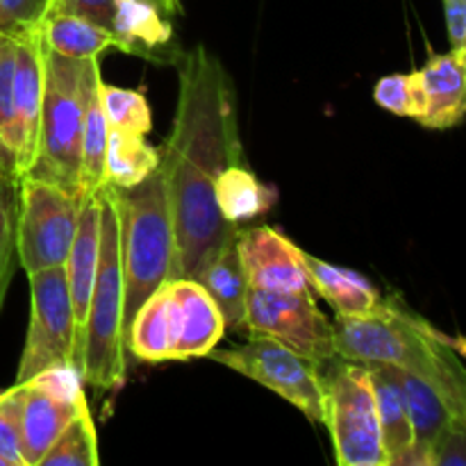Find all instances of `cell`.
I'll return each mask as SVG.
<instances>
[{"label":"cell","mask_w":466,"mask_h":466,"mask_svg":"<svg viewBox=\"0 0 466 466\" xmlns=\"http://www.w3.org/2000/svg\"><path fill=\"white\" fill-rule=\"evenodd\" d=\"M177 107L171 135L159 148L176 235V273H200L239 228L221 217L214 182L230 164L246 162L237 123L235 86L221 59L205 46L182 55L177 64Z\"/></svg>","instance_id":"cell-1"},{"label":"cell","mask_w":466,"mask_h":466,"mask_svg":"<svg viewBox=\"0 0 466 466\" xmlns=\"http://www.w3.org/2000/svg\"><path fill=\"white\" fill-rule=\"evenodd\" d=\"M121 262L126 282L123 335L141 305L176 273V235L162 168L127 189L116 187Z\"/></svg>","instance_id":"cell-2"},{"label":"cell","mask_w":466,"mask_h":466,"mask_svg":"<svg viewBox=\"0 0 466 466\" xmlns=\"http://www.w3.org/2000/svg\"><path fill=\"white\" fill-rule=\"evenodd\" d=\"M100 76L98 57H66L44 41V105L39 155L27 176L82 194V126L89 89Z\"/></svg>","instance_id":"cell-3"},{"label":"cell","mask_w":466,"mask_h":466,"mask_svg":"<svg viewBox=\"0 0 466 466\" xmlns=\"http://www.w3.org/2000/svg\"><path fill=\"white\" fill-rule=\"evenodd\" d=\"M126 282L121 262L116 187L105 182L100 191V248L86 314L85 355L80 378L96 390H116L126 378V335H123Z\"/></svg>","instance_id":"cell-4"},{"label":"cell","mask_w":466,"mask_h":466,"mask_svg":"<svg viewBox=\"0 0 466 466\" xmlns=\"http://www.w3.org/2000/svg\"><path fill=\"white\" fill-rule=\"evenodd\" d=\"M323 426L341 466H387L380 417L367 364L335 358L321 367Z\"/></svg>","instance_id":"cell-5"},{"label":"cell","mask_w":466,"mask_h":466,"mask_svg":"<svg viewBox=\"0 0 466 466\" xmlns=\"http://www.w3.org/2000/svg\"><path fill=\"white\" fill-rule=\"evenodd\" d=\"M208 358L276 391L309 421L323 423V364L296 353L268 335H250L241 346L214 349Z\"/></svg>","instance_id":"cell-6"},{"label":"cell","mask_w":466,"mask_h":466,"mask_svg":"<svg viewBox=\"0 0 466 466\" xmlns=\"http://www.w3.org/2000/svg\"><path fill=\"white\" fill-rule=\"evenodd\" d=\"M80 196L41 177H21L16 258L23 271L64 267L76 239Z\"/></svg>","instance_id":"cell-7"},{"label":"cell","mask_w":466,"mask_h":466,"mask_svg":"<svg viewBox=\"0 0 466 466\" xmlns=\"http://www.w3.org/2000/svg\"><path fill=\"white\" fill-rule=\"evenodd\" d=\"M30 278V326L16 382L32 380L53 367H76V317L64 267L41 268Z\"/></svg>","instance_id":"cell-8"},{"label":"cell","mask_w":466,"mask_h":466,"mask_svg":"<svg viewBox=\"0 0 466 466\" xmlns=\"http://www.w3.org/2000/svg\"><path fill=\"white\" fill-rule=\"evenodd\" d=\"M244 330L250 335L273 337L319 364L339 358L335 346V326L317 308L312 291L276 294L250 287L246 296Z\"/></svg>","instance_id":"cell-9"},{"label":"cell","mask_w":466,"mask_h":466,"mask_svg":"<svg viewBox=\"0 0 466 466\" xmlns=\"http://www.w3.org/2000/svg\"><path fill=\"white\" fill-rule=\"evenodd\" d=\"M76 367H53L23 385L21 453L25 466H39L64 428L86 403Z\"/></svg>","instance_id":"cell-10"},{"label":"cell","mask_w":466,"mask_h":466,"mask_svg":"<svg viewBox=\"0 0 466 466\" xmlns=\"http://www.w3.org/2000/svg\"><path fill=\"white\" fill-rule=\"evenodd\" d=\"M237 250L246 280L253 289L276 294L312 291L303 250L273 228H248L237 232Z\"/></svg>","instance_id":"cell-11"},{"label":"cell","mask_w":466,"mask_h":466,"mask_svg":"<svg viewBox=\"0 0 466 466\" xmlns=\"http://www.w3.org/2000/svg\"><path fill=\"white\" fill-rule=\"evenodd\" d=\"M41 105H44V35L41 25L16 36V73H14V118L16 148L14 173L25 177L39 155Z\"/></svg>","instance_id":"cell-12"},{"label":"cell","mask_w":466,"mask_h":466,"mask_svg":"<svg viewBox=\"0 0 466 466\" xmlns=\"http://www.w3.org/2000/svg\"><path fill=\"white\" fill-rule=\"evenodd\" d=\"M171 360L208 358L226 332V319L203 285L191 278L168 280Z\"/></svg>","instance_id":"cell-13"},{"label":"cell","mask_w":466,"mask_h":466,"mask_svg":"<svg viewBox=\"0 0 466 466\" xmlns=\"http://www.w3.org/2000/svg\"><path fill=\"white\" fill-rule=\"evenodd\" d=\"M100 191H103V187L82 191L76 239H73L66 262H64L68 291H71L73 317H76V353H73V364H76L77 373H80V362L82 355H85L86 314H89L91 291H94L96 268H98Z\"/></svg>","instance_id":"cell-14"},{"label":"cell","mask_w":466,"mask_h":466,"mask_svg":"<svg viewBox=\"0 0 466 466\" xmlns=\"http://www.w3.org/2000/svg\"><path fill=\"white\" fill-rule=\"evenodd\" d=\"M426 91V114L419 118L431 130H451L466 118V50L432 55L419 71Z\"/></svg>","instance_id":"cell-15"},{"label":"cell","mask_w":466,"mask_h":466,"mask_svg":"<svg viewBox=\"0 0 466 466\" xmlns=\"http://www.w3.org/2000/svg\"><path fill=\"white\" fill-rule=\"evenodd\" d=\"M41 35H44L46 46L50 50L66 55V57H100L107 50H118V53L141 57V50L121 39L116 32L76 16V14L48 12L41 23Z\"/></svg>","instance_id":"cell-16"},{"label":"cell","mask_w":466,"mask_h":466,"mask_svg":"<svg viewBox=\"0 0 466 466\" xmlns=\"http://www.w3.org/2000/svg\"><path fill=\"white\" fill-rule=\"evenodd\" d=\"M303 262L312 287L330 303L337 317H362V314H371L380 308L382 296L360 273L323 262V259L314 258L305 250Z\"/></svg>","instance_id":"cell-17"},{"label":"cell","mask_w":466,"mask_h":466,"mask_svg":"<svg viewBox=\"0 0 466 466\" xmlns=\"http://www.w3.org/2000/svg\"><path fill=\"white\" fill-rule=\"evenodd\" d=\"M367 369L371 373L373 394H376L382 444L387 451V466H391L399 455H403L414 444L408 399H405L399 367L387 362H367Z\"/></svg>","instance_id":"cell-18"},{"label":"cell","mask_w":466,"mask_h":466,"mask_svg":"<svg viewBox=\"0 0 466 466\" xmlns=\"http://www.w3.org/2000/svg\"><path fill=\"white\" fill-rule=\"evenodd\" d=\"M239 232V230H237ZM196 280L208 289L217 308L226 319V328L244 330L246 321V296H248V280H246L244 267H241L239 250H237V237L228 241L217 255L208 259Z\"/></svg>","instance_id":"cell-19"},{"label":"cell","mask_w":466,"mask_h":466,"mask_svg":"<svg viewBox=\"0 0 466 466\" xmlns=\"http://www.w3.org/2000/svg\"><path fill=\"white\" fill-rule=\"evenodd\" d=\"M164 14L159 0H114L112 30L139 48L141 57L159 62V46L168 44L173 36V27Z\"/></svg>","instance_id":"cell-20"},{"label":"cell","mask_w":466,"mask_h":466,"mask_svg":"<svg viewBox=\"0 0 466 466\" xmlns=\"http://www.w3.org/2000/svg\"><path fill=\"white\" fill-rule=\"evenodd\" d=\"M214 198H217L221 217L232 226L262 217L273 203L268 187L258 180V176L246 167V162L230 164L223 168L221 176L214 182Z\"/></svg>","instance_id":"cell-21"},{"label":"cell","mask_w":466,"mask_h":466,"mask_svg":"<svg viewBox=\"0 0 466 466\" xmlns=\"http://www.w3.org/2000/svg\"><path fill=\"white\" fill-rule=\"evenodd\" d=\"M126 349L144 362L171 360V314H168V280L146 300L127 328Z\"/></svg>","instance_id":"cell-22"},{"label":"cell","mask_w":466,"mask_h":466,"mask_svg":"<svg viewBox=\"0 0 466 466\" xmlns=\"http://www.w3.org/2000/svg\"><path fill=\"white\" fill-rule=\"evenodd\" d=\"M159 168V150L153 148L144 135L109 127L107 157H105V176L109 185L127 189Z\"/></svg>","instance_id":"cell-23"},{"label":"cell","mask_w":466,"mask_h":466,"mask_svg":"<svg viewBox=\"0 0 466 466\" xmlns=\"http://www.w3.org/2000/svg\"><path fill=\"white\" fill-rule=\"evenodd\" d=\"M400 382H403L405 399H408L410 421L414 431V444L421 449H432L440 432L444 431L446 423L451 421V412L446 408L444 399L435 391V387L414 371L400 369Z\"/></svg>","instance_id":"cell-24"},{"label":"cell","mask_w":466,"mask_h":466,"mask_svg":"<svg viewBox=\"0 0 466 466\" xmlns=\"http://www.w3.org/2000/svg\"><path fill=\"white\" fill-rule=\"evenodd\" d=\"M100 80H103V76L96 77L94 85H91L85 109V126H82V191L98 189V187H103L107 182V176H105V157H107L109 123L105 118L103 105H100Z\"/></svg>","instance_id":"cell-25"},{"label":"cell","mask_w":466,"mask_h":466,"mask_svg":"<svg viewBox=\"0 0 466 466\" xmlns=\"http://www.w3.org/2000/svg\"><path fill=\"white\" fill-rule=\"evenodd\" d=\"M18 208H21V177L14 173L9 159H0V299L7 294L14 276L16 255Z\"/></svg>","instance_id":"cell-26"},{"label":"cell","mask_w":466,"mask_h":466,"mask_svg":"<svg viewBox=\"0 0 466 466\" xmlns=\"http://www.w3.org/2000/svg\"><path fill=\"white\" fill-rule=\"evenodd\" d=\"M98 437H96L94 419L89 414V405L80 410L55 440L48 453L44 455L39 466H98Z\"/></svg>","instance_id":"cell-27"},{"label":"cell","mask_w":466,"mask_h":466,"mask_svg":"<svg viewBox=\"0 0 466 466\" xmlns=\"http://www.w3.org/2000/svg\"><path fill=\"white\" fill-rule=\"evenodd\" d=\"M98 94L109 127L132 132V135H148L153 127V114L144 94L107 85L105 80H100Z\"/></svg>","instance_id":"cell-28"},{"label":"cell","mask_w":466,"mask_h":466,"mask_svg":"<svg viewBox=\"0 0 466 466\" xmlns=\"http://www.w3.org/2000/svg\"><path fill=\"white\" fill-rule=\"evenodd\" d=\"M373 100L378 103V107L387 109L396 116L419 121L426 114V91H423L419 71L380 77L373 86Z\"/></svg>","instance_id":"cell-29"},{"label":"cell","mask_w":466,"mask_h":466,"mask_svg":"<svg viewBox=\"0 0 466 466\" xmlns=\"http://www.w3.org/2000/svg\"><path fill=\"white\" fill-rule=\"evenodd\" d=\"M14 73H16V36L0 32V146L12 155V162L16 148Z\"/></svg>","instance_id":"cell-30"},{"label":"cell","mask_w":466,"mask_h":466,"mask_svg":"<svg viewBox=\"0 0 466 466\" xmlns=\"http://www.w3.org/2000/svg\"><path fill=\"white\" fill-rule=\"evenodd\" d=\"M23 385L0 391V458L9 466H25L21 453Z\"/></svg>","instance_id":"cell-31"},{"label":"cell","mask_w":466,"mask_h":466,"mask_svg":"<svg viewBox=\"0 0 466 466\" xmlns=\"http://www.w3.org/2000/svg\"><path fill=\"white\" fill-rule=\"evenodd\" d=\"M50 0H0V32L21 36L44 23Z\"/></svg>","instance_id":"cell-32"},{"label":"cell","mask_w":466,"mask_h":466,"mask_svg":"<svg viewBox=\"0 0 466 466\" xmlns=\"http://www.w3.org/2000/svg\"><path fill=\"white\" fill-rule=\"evenodd\" d=\"M432 466H466V421L451 419L431 449Z\"/></svg>","instance_id":"cell-33"},{"label":"cell","mask_w":466,"mask_h":466,"mask_svg":"<svg viewBox=\"0 0 466 466\" xmlns=\"http://www.w3.org/2000/svg\"><path fill=\"white\" fill-rule=\"evenodd\" d=\"M48 12H66L112 30L114 0H55Z\"/></svg>","instance_id":"cell-34"},{"label":"cell","mask_w":466,"mask_h":466,"mask_svg":"<svg viewBox=\"0 0 466 466\" xmlns=\"http://www.w3.org/2000/svg\"><path fill=\"white\" fill-rule=\"evenodd\" d=\"M446 27L453 48H462L466 39V0H444Z\"/></svg>","instance_id":"cell-35"},{"label":"cell","mask_w":466,"mask_h":466,"mask_svg":"<svg viewBox=\"0 0 466 466\" xmlns=\"http://www.w3.org/2000/svg\"><path fill=\"white\" fill-rule=\"evenodd\" d=\"M159 5H162L167 14L180 12V0H159Z\"/></svg>","instance_id":"cell-36"},{"label":"cell","mask_w":466,"mask_h":466,"mask_svg":"<svg viewBox=\"0 0 466 466\" xmlns=\"http://www.w3.org/2000/svg\"><path fill=\"white\" fill-rule=\"evenodd\" d=\"M0 466H9V464H7V460H5V458H0Z\"/></svg>","instance_id":"cell-37"},{"label":"cell","mask_w":466,"mask_h":466,"mask_svg":"<svg viewBox=\"0 0 466 466\" xmlns=\"http://www.w3.org/2000/svg\"><path fill=\"white\" fill-rule=\"evenodd\" d=\"M3 303H5V299H0V308H3Z\"/></svg>","instance_id":"cell-38"},{"label":"cell","mask_w":466,"mask_h":466,"mask_svg":"<svg viewBox=\"0 0 466 466\" xmlns=\"http://www.w3.org/2000/svg\"><path fill=\"white\" fill-rule=\"evenodd\" d=\"M55 3V0H50V5H53Z\"/></svg>","instance_id":"cell-39"}]
</instances>
